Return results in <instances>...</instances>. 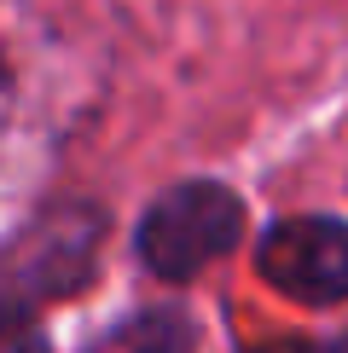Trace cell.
Masks as SVG:
<instances>
[{
	"instance_id": "277c9868",
	"label": "cell",
	"mask_w": 348,
	"mask_h": 353,
	"mask_svg": "<svg viewBox=\"0 0 348 353\" xmlns=\"http://www.w3.org/2000/svg\"><path fill=\"white\" fill-rule=\"evenodd\" d=\"M105 353H192V325L180 313H139L110 336Z\"/></svg>"
},
{
	"instance_id": "6da1fadb",
	"label": "cell",
	"mask_w": 348,
	"mask_h": 353,
	"mask_svg": "<svg viewBox=\"0 0 348 353\" xmlns=\"http://www.w3.org/2000/svg\"><path fill=\"white\" fill-rule=\"evenodd\" d=\"M99 238H105V214L93 203H58V209L35 214L18 238L0 243V301L29 307L76 296L93 272Z\"/></svg>"
},
{
	"instance_id": "3957f363",
	"label": "cell",
	"mask_w": 348,
	"mask_h": 353,
	"mask_svg": "<svg viewBox=\"0 0 348 353\" xmlns=\"http://www.w3.org/2000/svg\"><path fill=\"white\" fill-rule=\"evenodd\" d=\"M261 278L296 301H342L348 296V226L325 214H296L261 238Z\"/></svg>"
},
{
	"instance_id": "7a4b0ae2",
	"label": "cell",
	"mask_w": 348,
	"mask_h": 353,
	"mask_svg": "<svg viewBox=\"0 0 348 353\" xmlns=\"http://www.w3.org/2000/svg\"><path fill=\"white\" fill-rule=\"evenodd\" d=\"M244 238V203L215 180L174 185L139 220V261L157 278H192Z\"/></svg>"
},
{
	"instance_id": "8992f818",
	"label": "cell",
	"mask_w": 348,
	"mask_h": 353,
	"mask_svg": "<svg viewBox=\"0 0 348 353\" xmlns=\"http://www.w3.org/2000/svg\"><path fill=\"white\" fill-rule=\"evenodd\" d=\"M255 353H313V347H302V342H273V347H255Z\"/></svg>"
},
{
	"instance_id": "5b68a950",
	"label": "cell",
	"mask_w": 348,
	"mask_h": 353,
	"mask_svg": "<svg viewBox=\"0 0 348 353\" xmlns=\"http://www.w3.org/2000/svg\"><path fill=\"white\" fill-rule=\"evenodd\" d=\"M0 353H47V336L29 319V307L0 301Z\"/></svg>"
},
{
	"instance_id": "52a82bcc",
	"label": "cell",
	"mask_w": 348,
	"mask_h": 353,
	"mask_svg": "<svg viewBox=\"0 0 348 353\" xmlns=\"http://www.w3.org/2000/svg\"><path fill=\"white\" fill-rule=\"evenodd\" d=\"M331 353H348V336H342V342H337V347H331Z\"/></svg>"
}]
</instances>
